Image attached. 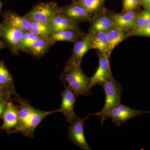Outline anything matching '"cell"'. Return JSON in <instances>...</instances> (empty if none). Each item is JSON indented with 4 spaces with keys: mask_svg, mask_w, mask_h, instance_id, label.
<instances>
[{
    "mask_svg": "<svg viewBox=\"0 0 150 150\" xmlns=\"http://www.w3.org/2000/svg\"><path fill=\"white\" fill-rule=\"evenodd\" d=\"M31 21V28L30 31L39 37L46 38L50 41L49 38L52 32L49 23Z\"/></svg>",
    "mask_w": 150,
    "mask_h": 150,
    "instance_id": "23",
    "label": "cell"
},
{
    "mask_svg": "<svg viewBox=\"0 0 150 150\" xmlns=\"http://www.w3.org/2000/svg\"><path fill=\"white\" fill-rule=\"evenodd\" d=\"M89 33L103 31L107 32L113 27L112 16L103 13L102 14L93 18L90 21Z\"/></svg>",
    "mask_w": 150,
    "mask_h": 150,
    "instance_id": "16",
    "label": "cell"
},
{
    "mask_svg": "<svg viewBox=\"0 0 150 150\" xmlns=\"http://www.w3.org/2000/svg\"><path fill=\"white\" fill-rule=\"evenodd\" d=\"M13 79L8 70L2 62H0V84L3 87L12 86Z\"/></svg>",
    "mask_w": 150,
    "mask_h": 150,
    "instance_id": "26",
    "label": "cell"
},
{
    "mask_svg": "<svg viewBox=\"0 0 150 150\" xmlns=\"http://www.w3.org/2000/svg\"><path fill=\"white\" fill-rule=\"evenodd\" d=\"M78 64L69 59L61 76V80L64 86L70 89L77 96L91 95V78L83 72Z\"/></svg>",
    "mask_w": 150,
    "mask_h": 150,
    "instance_id": "1",
    "label": "cell"
},
{
    "mask_svg": "<svg viewBox=\"0 0 150 150\" xmlns=\"http://www.w3.org/2000/svg\"><path fill=\"white\" fill-rule=\"evenodd\" d=\"M17 100L20 105L18 106V126L14 131L18 133V131L24 126L35 108L31 105L29 101L26 100L19 98Z\"/></svg>",
    "mask_w": 150,
    "mask_h": 150,
    "instance_id": "14",
    "label": "cell"
},
{
    "mask_svg": "<svg viewBox=\"0 0 150 150\" xmlns=\"http://www.w3.org/2000/svg\"><path fill=\"white\" fill-rule=\"evenodd\" d=\"M93 115L94 113H89L85 118L77 117L68 128V137L70 141L83 150H91L85 137L84 123L89 117Z\"/></svg>",
    "mask_w": 150,
    "mask_h": 150,
    "instance_id": "4",
    "label": "cell"
},
{
    "mask_svg": "<svg viewBox=\"0 0 150 150\" xmlns=\"http://www.w3.org/2000/svg\"><path fill=\"white\" fill-rule=\"evenodd\" d=\"M141 5L145 8L150 9V0H140Z\"/></svg>",
    "mask_w": 150,
    "mask_h": 150,
    "instance_id": "30",
    "label": "cell"
},
{
    "mask_svg": "<svg viewBox=\"0 0 150 150\" xmlns=\"http://www.w3.org/2000/svg\"><path fill=\"white\" fill-rule=\"evenodd\" d=\"M141 5L140 0H123V12L137 10Z\"/></svg>",
    "mask_w": 150,
    "mask_h": 150,
    "instance_id": "27",
    "label": "cell"
},
{
    "mask_svg": "<svg viewBox=\"0 0 150 150\" xmlns=\"http://www.w3.org/2000/svg\"><path fill=\"white\" fill-rule=\"evenodd\" d=\"M1 36L12 47L16 52L18 51V47L25 31L18 28L5 24L1 26Z\"/></svg>",
    "mask_w": 150,
    "mask_h": 150,
    "instance_id": "11",
    "label": "cell"
},
{
    "mask_svg": "<svg viewBox=\"0 0 150 150\" xmlns=\"http://www.w3.org/2000/svg\"><path fill=\"white\" fill-rule=\"evenodd\" d=\"M101 86L105 93V103L102 110L94 113V115L99 118L101 125H103L108 119V114L111 110L121 102L123 88L113 76L109 78Z\"/></svg>",
    "mask_w": 150,
    "mask_h": 150,
    "instance_id": "2",
    "label": "cell"
},
{
    "mask_svg": "<svg viewBox=\"0 0 150 150\" xmlns=\"http://www.w3.org/2000/svg\"><path fill=\"white\" fill-rule=\"evenodd\" d=\"M39 37L31 31H25L19 46L18 51H26L33 42H35Z\"/></svg>",
    "mask_w": 150,
    "mask_h": 150,
    "instance_id": "25",
    "label": "cell"
},
{
    "mask_svg": "<svg viewBox=\"0 0 150 150\" xmlns=\"http://www.w3.org/2000/svg\"><path fill=\"white\" fill-rule=\"evenodd\" d=\"M92 49L91 42L88 34H85L74 43L73 54L69 60L81 64L83 57L90 49Z\"/></svg>",
    "mask_w": 150,
    "mask_h": 150,
    "instance_id": "13",
    "label": "cell"
},
{
    "mask_svg": "<svg viewBox=\"0 0 150 150\" xmlns=\"http://www.w3.org/2000/svg\"><path fill=\"white\" fill-rule=\"evenodd\" d=\"M129 31L127 30L114 26L107 31L109 52L110 55L115 47L126 37L129 36Z\"/></svg>",
    "mask_w": 150,
    "mask_h": 150,
    "instance_id": "20",
    "label": "cell"
},
{
    "mask_svg": "<svg viewBox=\"0 0 150 150\" xmlns=\"http://www.w3.org/2000/svg\"><path fill=\"white\" fill-rule=\"evenodd\" d=\"M4 123L1 129L5 130L15 129L18 124V106H15L11 102L7 103L6 110L3 115Z\"/></svg>",
    "mask_w": 150,
    "mask_h": 150,
    "instance_id": "18",
    "label": "cell"
},
{
    "mask_svg": "<svg viewBox=\"0 0 150 150\" xmlns=\"http://www.w3.org/2000/svg\"><path fill=\"white\" fill-rule=\"evenodd\" d=\"M85 34L81 30H65L52 33L49 39L52 44L58 41H67L75 43Z\"/></svg>",
    "mask_w": 150,
    "mask_h": 150,
    "instance_id": "17",
    "label": "cell"
},
{
    "mask_svg": "<svg viewBox=\"0 0 150 150\" xmlns=\"http://www.w3.org/2000/svg\"><path fill=\"white\" fill-rule=\"evenodd\" d=\"M52 45L49 40L43 38L39 37L33 42L26 51L33 56L40 57L46 53L50 46Z\"/></svg>",
    "mask_w": 150,
    "mask_h": 150,
    "instance_id": "21",
    "label": "cell"
},
{
    "mask_svg": "<svg viewBox=\"0 0 150 150\" xmlns=\"http://www.w3.org/2000/svg\"><path fill=\"white\" fill-rule=\"evenodd\" d=\"M8 103L4 100H0V117L2 116L6 110Z\"/></svg>",
    "mask_w": 150,
    "mask_h": 150,
    "instance_id": "29",
    "label": "cell"
},
{
    "mask_svg": "<svg viewBox=\"0 0 150 150\" xmlns=\"http://www.w3.org/2000/svg\"><path fill=\"white\" fill-rule=\"evenodd\" d=\"M2 3L0 1V11H1V8L2 6Z\"/></svg>",
    "mask_w": 150,
    "mask_h": 150,
    "instance_id": "33",
    "label": "cell"
},
{
    "mask_svg": "<svg viewBox=\"0 0 150 150\" xmlns=\"http://www.w3.org/2000/svg\"><path fill=\"white\" fill-rule=\"evenodd\" d=\"M147 113H150L149 110H136L120 102L111 110L108 114V118H110L112 123L118 127L131 118Z\"/></svg>",
    "mask_w": 150,
    "mask_h": 150,
    "instance_id": "5",
    "label": "cell"
},
{
    "mask_svg": "<svg viewBox=\"0 0 150 150\" xmlns=\"http://www.w3.org/2000/svg\"><path fill=\"white\" fill-rule=\"evenodd\" d=\"M48 23L52 33L65 30L81 31L79 24L65 17L61 13L54 17Z\"/></svg>",
    "mask_w": 150,
    "mask_h": 150,
    "instance_id": "15",
    "label": "cell"
},
{
    "mask_svg": "<svg viewBox=\"0 0 150 150\" xmlns=\"http://www.w3.org/2000/svg\"><path fill=\"white\" fill-rule=\"evenodd\" d=\"M150 23V9L145 8L138 14L136 24L132 30L139 29ZM131 30V31H132Z\"/></svg>",
    "mask_w": 150,
    "mask_h": 150,
    "instance_id": "24",
    "label": "cell"
},
{
    "mask_svg": "<svg viewBox=\"0 0 150 150\" xmlns=\"http://www.w3.org/2000/svg\"><path fill=\"white\" fill-rule=\"evenodd\" d=\"M56 112H59V109L52 111H44L35 108L24 126L18 131V133L28 138H33L35 129L44 118L48 115Z\"/></svg>",
    "mask_w": 150,
    "mask_h": 150,
    "instance_id": "8",
    "label": "cell"
},
{
    "mask_svg": "<svg viewBox=\"0 0 150 150\" xmlns=\"http://www.w3.org/2000/svg\"><path fill=\"white\" fill-rule=\"evenodd\" d=\"M75 1H81V0H75Z\"/></svg>",
    "mask_w": 150,
    "mask_h": 150,
    "instance_id": "35",
    "label": "cell"
},
{
    "mask_svg": "<svg viewBox=\"0 0 150 150\" xmlns=\"http://www.w3.org/2000/svg\"><path fill=\"white\" fill-rule=\"evenodd\" d=\"M97 54L99 59V65L94 74L91 78L90 86L91 88L96 85L101 86L104 82L112 76L109 58L99 51H98Z\"/></svg>",
    "mask_w": 150,
    "mask_h": 150,
    "instance_id": "7",
    "label": "cell"
},
{
    "mask_svg": "<svg viewBox=\"0 0 150 150\" xmlns=\"http://www.w3.org/2000/svg\"><path fill=\"white\" fill-rule=\"evenodd\" d=\"M3 88L2 86L1 85V84H0V90H1V89H2Z\"/></svg>",
    "mask_w": 150,
    "mask_h": 150,
    "instance_id": "34",
    "label": "cell"
},
{
    "mask_svg": "<svg viewBox=\"0 0 150 150\" xmlns=\"http://www.w3.org/2000/svg\"><path fill=\"white\" fill-rule=\"evenodd\" d=\"M1 27H0V37H1ZM4 44H3L1 40L0 39V48H2L3 47H4Z\"/></svg>",
    "mask_w": 150,
    "mask_h": 150,
    "instance_id": "31",
    "label": "cell"
},
{
    "mask_svg": "<svg viewBox=\"0 0 150 150\" xmlns=\"http://www.w3.org/2000/svg\"><path fill=\"white\" fill-rule=\"evenodd\" d=\"M88 34L90 38L92 49H97L100 53L110 58V54L107 32L103 31L88 32Z\"/></svg>",
    "mask_w": 150,
    "mask_h": 150,
    "instance_id": "12",
    "label": "cell"
},
{
    "mask_svg": "<svg viewBox=\"0 0 150 150\" xmlns=\"http://www.w3.org/2000/svg\"><path fill=\"white\" fill-rule=\"evenodd\" d=\"M104 0H81L74 1V3L82 7L91 13L103 12Z\"/></svg>",
    "mask_w": 150,
    "mask_h": 150,
    "instance_id": "22",
    "label": "cell"
},
{
    "mask_svg": "<svg viewBox=\"0 0 150 150\" xmlns=\"http://www.w3.org/2000/svg\"><path fill=\"white\" fill-rule=\"evenodd\" d=\"M142 36L150 37V23L139 29L132 30L129 33V36Z\"/></svg>",
    "mask_w": 150,
    "mask_h": 150,
    "instance_id": "28",
    "label": "cell"
},
{
    "mask_svg": "<svg viewBox=\"0 0 150 150\" xmlns=\"http://www.w3.org/2000/svg\"><path fill=\"white\" fill-rule=\"evenodd\" d=\"M4 94L1 92L0 91V100H4Z\"/></svg>",
    "mask_w": 150,
    "mask_h": 150,
    "instance_id": "32",
    "label": "cell"
},
{
    "mask_svg": "<svg viewBox=\"0 0 150 150\" xmlns=\"http://www.w3.org/2000/svg\"><path fill=\"white\" fill-rule=\"evenodd\" d=\"M139 13V12L135 10L112 15V19L113 26L131 32L135 26Z\"/></svg>",
    "mask_w": 150,
    "mask_h": 150,
    "instance_id": "10",
    "label": "cell"
},
{
    "mask_svg": "<svg viewBox=\"0 0 150 150\" xmlns=\"http://www.w3.org/2000/svg\"><path fill=\"white\" fill-rule=\"evenodd\" d=\"M61 13L78 24L82 22L90 21L93 18L92 14L74 2L72 4L61 7Z\"/></svg>",
    "mask_w": 150,
    "mask_h": 150,
    "instance_id": "9",
    "label": "cell"
},
{
    "mask_svg": "<svg viewBox=\"0 0 150 150\" xmlns=\"http://www.w3.org/2000/svg\"><path fill=\"white\" fill-rule=\"evenodd\" d=\"M62 104L59 108V112L63 113L66 120L70 124L74 122L77 118L74 110V107L77 96L70 89L65 86V89L61 93Z\"/></svg>",
    "mask_w": 150,
    "mask_h": 150,
    "instance_id": "6",
    "label": "cell"
},
{
    "mask_svg": "<svg viewBox=\"0 0 150 150\" xmlns=\"http://www.w3.org/2000/svg\"><path fill=\"white\" fill-rule=\"evenodd\" d=\"M5 23L23 30L25 31H30L31 21L25 16H19L12 12L6 13L4 16Z\"/></svg>",
    "mask_w": 150,
    "mask_h": 150,
    "instance_id": "19",
    "label": "cell"
},
{
    "mask_svg": "<svg viewBox=\"0 0 150 150\" xmlns=\"http://www.w3.org/2000/svg\"><path fill=\"white\" fill-rule=\"evenodd\" d=\"M61 13V7L55 2L39 3L35 5L25 17L30 21L48 23Z\"/></svg>",
    "mask_w": 150,
    "mask_h": 150,
    "instance_id": "3",
    "label": "cell"
}]
</instances>
